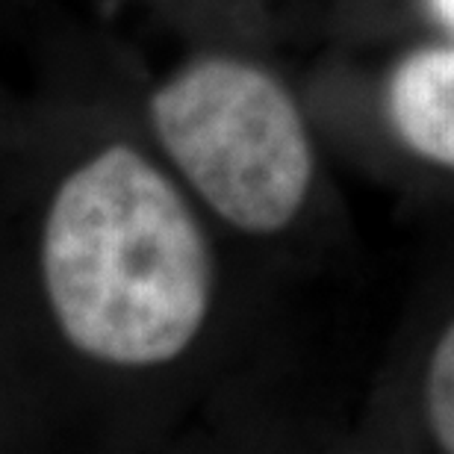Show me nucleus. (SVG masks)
I'll use <instances>...</instances> for the list:
<instances>
[{
	"instance_id": "nucleus-1",
	"label": "nucleus",
	"mask_w": 454,
	"mask_h": 454,
	"mask_svg": "<svg viewBox=\"0 0 454 454\" xmlns=\"http://www.w3.org/2000/svg\"><path fill=\"white\" fill-rule=\"evenodd\" d=\"M42 269L68 342L115 366H160L198 337L210 310V248L177 186L113 145L59 186Z\"/></svg>"
},
{
	"instance_id": "nucleus-2",
	"label": "nucleus",
	"mask_w": 454,
	"mask_h": 454,
	"mask_svg": "<svg viewBox=\"0 0 454 454\" xmlns=\"http://www.w3.org/2000/svg\"><path fill=\"white\" fill-rule=\"evenodd\" d=\"M162 148L224 222L278 233L301 213L313 148L293 95L257 66L201 59L151 98Z\"/></svg>"
},
{
	"instance_id": "nucleus-3",
	"label": "nucleus",
	"mask_w": 454,
	"mask_h": 454,
	"mask_svg": "<svg viewBox=\"0 0 454 454\" xmlns=\"http://www.w3.org/2000/svg\"><path fill=\"white\" fill-rule=\"evenodd\" d=\"M387 106L407 148L454 168V44L411 53L389 80Z\"/></svg>"
},
{
	"instance_id": "nucleus-4",
	"label": "nucleus",
	"mask_w": 454,
	"mask_h": 454,
	"mask_svg": "<svg viewBox=\"0 0 454 454\" xmlns=\"http://www.w3.org/2000/svg\"><path fill=\"white\" fill-rule=\"evenodd\" d=\"M425 407L434 437L446 451H454V322L434 348L425 380Z\"/></svg>"
},
{
	"instance_id": "nucleus-5",
	"label": "nucleus",
	"mask_w": 454,
	"mask_h": 454,
	"mask_svg": "<svg viewBox=\"0 0 454 454\" xmlns=\"http://www.w3.org/2000/svg\"><path fill=\"white\" fill-rule=\"evenodd\" d=\"M431 12L449 33H454V0H431Z\"/></svg>"
}]
</instances>
